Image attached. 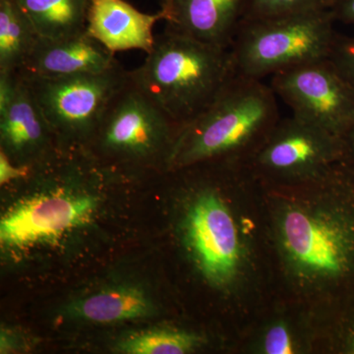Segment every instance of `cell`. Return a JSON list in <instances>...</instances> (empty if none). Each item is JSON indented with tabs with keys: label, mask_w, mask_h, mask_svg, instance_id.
I'll use <instances>...</instances> for the list:
<instances>
[{
	"label": "cell",
	"mask_w": 354,
	"mask_h": 354,
	"mask_svg": "<svg viewBox=\"0 0 354 354\" xmlns=\"http://www.w3.org/2000/svg\"><path fill=\"white\" fill-rule=\"evenodd\" d=\"M236 74L230 48L165 31L143 64L129 71L137 87L180 127L212 104Z\"/></svg>",
	"instance_id": "6da1fadb"
},
{
	"label": "cell",
	"mask_w": 354,
	"mask_h": 354,
	"mask_svg": "<svg viewBox=\"0 0 354 354\" xmlns=\"http://www.w3.org/2000/svg\"><path fill=\"white\" fill-rule=\"evenodd\" d=\"M279 120L277 95L271 86L235 74L215 101L183 127L171 169L263 146Z\"/></svg>",
	"instance_id": "7a4b0ae2"
},
{
	"label": "cell",
	"mask_w": 354,
	"mask_h": 354,
	"mask_svg": "<svg viewBox=\"0 0 354 354\" xmlns=\"http://www.w3.org/2000/svg\"><path fill=\"white\" fill-rule=\"evenodd\" d=\"M335 23L330 10L241 20L230 46L236 74L263 80L329 57Z\"/></svg>",
	"instance_id": "3957f363"
},
{
	"label": "cell",
	"mask_w": 354,
	"mask_h": 354,
	"mask_svg": "<svg viewBox=\"0 0 354 354\" xmlns=\"http://www.w3.org/2000/svg\"><path fill=\"white\" fill-rule=\"evenodd\" d=\"M183 129L129 75L109 102L87 142L104 157L136 164H157L158 158H162L171 169Z\"/></svg>",
	"instance_id": "277c9868"
},
{
	"label": "cell",
	"mask_w": 354,
	"mask_h": 354,
	"mask_svg": "<svg viewBox=\"0 0 354 354\" xmlns=\"http://www.w3.org/2000/svg\"><path fill=\"white\" fill-rule=\"evenodd\" d=\"M21 75L57 139L87 142L109 102L127 82L129 71L118 62L99 73L55 78Z\"/></svg>",
	"instance_id": "5b68a950"
},
{
	"label": "cell",
	"mask_w": 354,
	"mask_h": 354,
	"mask_svg": "<svg viewBox=\"0 0 354 354\" xmlns=\"http://www.w3.org/2000/svg\"><path fill=\"white\" fill-rule=\"evenodd\" d=\"M270 86L305 122L342 139L354 129V87L329 57L279 72Z\"/></svg>",
	"instance_id": "8992f818"
},
{
	"label": "cell",
	"mask_w": 354,
	"mask_h": 354,
	"mask_svg": "<svg viewBox=\"0 0 354 354\" xmlns=\"http://www.w3.org/2000/svg\"><path fill=\"white\" fill-rule=\"evenodd\" d=\"M97 198L66 185L37 193L7 211L0 221L3 248L23 250L57 241L92 220Z\"/></svg>",
	"instance_id": "52a82bcc"
},
{
	"label": "cell",
	"mask_w": 354,
	"mask_h": 354,
	"mask_svg": "<svg viewBox=\"0 0 354 354\" xmlns=\"http://www.w3.org/2000/svg\"><path fill=\"white\" fill-rule=\"evenodd\" d=\"M186 236L204 276L215 285L234 278L239 243L234 218L213 191L197 197L187 216Z\"/></svg>",
	"instance_id": "ba28073f"
},
{
	"label": "cell",
	"mask_w": 354,
	"mask_h": 354,
	"mask_svg": "<svg viewBox=\"0 0 354 354\" xmlns=\"http://www.w3.org/2000/svg\"><path fill=\"white\" fill-rule=\"evenodd\" d=\"M344 151L342 139L292 115L279 120L259 153L258 165L276 174L315 172Z\"/></svg>",
	"instance_id": "9c48e42d"
},
{
	"label": "cell",
	"mask_w": 354,
	"mask_h": 354,
	"mask_svg": "<svg viewBox=\"0 0 354 354\" xmlns=\"http://www.w3.org/2000/svg\"><path fill=\"white\" fill-rule=\"evenodd\" d=\"M0 136L1 151L19 167H31L29 158L38 156L55 133L44 118L32 91L21 74L0 82Z\"/></svg>",
	"instance_id": "30bf717a"
},
{
	"label": "cell",
	"mask_w": 354,
	"mask_h": 354,
	"mask_svg": "<svg viewBox=\"0 0 354 354\" xmlns=\"http://www.w3.org/2000/svg\"><path fill=\"white\" fill-rule=\"evenodd\" d=\"M283 232L291 257L307 271L337 274L346 269L348 239L332 221L301 209H290L283 218Z\"/></svg>",
	"instance_id": "8fae6325"
},
{
	"label": "cell",
	"mask_w": 354,
	"mask_h": 354,
	"mask_svg": "<svg viewBox=\"0 0 354 354\" xmlns=\"http://www.w3.org/2000/svg\"><path fill=\"white\" fill-rule=\"evenodd\" d=\"M246 0H162L165 31L230 48Z\"/></svg>",
	"instance_id": "7c38bea8"
},
{
	"label": "cell",
	"mask_w": 354,
	"mask_h": 354,
	"mask_svg": "<svg viewBox=\"0 0 354 354\" xmlns=\"http://www.w3.org/2000/svg\"><path fill=\"white\" fill-rule=\"evenodd\" d=\"M118 62L115 53L87 32L62 39L39 37L19 73L48 78L99 73Z\"/></svg>",
	"instance_id": "4fadbf2b"
},
{
	"label": "cell",
	"mask_w": 354,
	"mask_h": 354,
	"mask_svg": "<svg viewBox=\"0 0 354 354\" xmlns=\"http://www.w3.org/2000/svg\"><path fill=\"white\" fill-rule=\"evenodd\" d=\"M164 14L143 13L125 0H90L86 32L113 53L139 50L149 53L155 44L153 27Z\"/></svg>",
	"instance_id": "5bb4252c"
},
{
	"label": "cell",
	"mask_w": 354,
	"mask_h": 354,
	"mask_svg": "<svg viewBox=\"0 0 354 354\" xmlns=\"http://www.w3.org/2000/svg\"><path fill=\"white\" fill-rule=\"evenodd\" d=\"M41 38L62 39L87 29L90 0H15Z\"/></svg>",
	"instance_id": "9a60e30c"
},
{
	"label": "cell",
	"mask_w": 354,
	"mask_h": 354,
	"mask_svg": "<svg viewBox=\"0 0 354 354\" xmlns=\"http://www.w3.org/2000/svg\"><path fill=\"white\" fill-rule=\"evenodd\" d=\"M155 311L150 298L133 286L104 290L73 305L72 313L79 318L97 323L134 320L152 315Z\"/></svg>",
	"instance_id": "2e32d148"
},
{
	"label": "cell",
	"mask_w": 354,
	"mask_h": 354,
	"mask_svg": "<svg viewBox=\"0 0 354 354\" xmlns=\"http://www.w3.org/2000/svg\"><path fill=\"white\" fill-rule=\"evenodd\" d=\"M39 38L15 0H0V73L21 71Z\"/></svg>",
	"instance_id": "e0dca14e"
},
{
	"label": "cell",
	"mask_w": 354,
	"mask_h": 354,
	"mask_svg": "<svg viewBox=\"0 0 354 354\" xmlns=\"http://www.w3.org/2000/svg\"><path fill=\"white\" fill-rule=\"evenodd\" d=\"M195 335L180 330H153L130 335L118 349L129 354H183L199 344Z\"/></svg>",
	"instance_id": "ac0fdd59"
},
{
	"label": "cell",
	"mask_w": 354,
	"mask_h": 354,
	"mask_svg": "<svg viewBox=\"0 0 354 354\" xmlns=\"http://www.w3.org/2000/svg\"><path fill=\"white\" fill-rule=\"evenodd\" d=\"M335 0H246L242 20L330 10Z\"/></svg>",
	"instance_id": "d6986e66"
},
{
	"label": "cell",
	"mask_w": 354,
	"mask_h": 354,
	"mask_svg": "<svg viewBox=\"0 0 354 354\" xmlns=\"http://www.w3.org/2000/svg\"><path fill=\"white\" fill-rule=\"evenodd\" d=\"M329 58L354 87V36L337 34Z\"/></svg>",
	"instance_id": "ffe728a7"
},
{
	"label": "cell",
	"mask_w": 354,
	"mask_h": 354,
	"mask_svg": "<svg viewBox=\"0 0 354 354\" xmlns=\"http://www.w3.org/2000/svg\"><path fill=\"white\" fill-rule=\"evenodd\" d=\"M265 351L269 354L292 353L290 334L283 325H277L268 332L265 339Z\"/></svg>",
	"instance_id": "44dd1931"
},
{
	"label": "cell",
	"mask_w": 354,
	"mask_h": 354,
	"mask_svg": "<svg viewBox=\"0 0 354 354\" xmlns=\"http://www.w3.org/2000/svg\"><path fill=\"white\" fill-rule=\"evenodd\" d=\"M31 167L14 165L6 153L0 152V183L1 185L11 181L21 180L29 176Z\"/></svg>",
	"instance_id": "7402d4cb"
},
{
	"label": "cell",
	"mask_w": 354,
	"mask_h": 354,
	"mask_svg": "<svg viewBox=\"0 0 354 354\" xmlns=\"http://www.w3.org/2000/svg\"><path fill=\"white\" fill-rule=\"evenodd\" d=\"M330 12L335 22L354 27V0H335Z\"/></svg>",
	"instance_id": "603a6c76"
},
{
	"label": "cell",
	"mask_w": 354,
	"mask_h": 354,
	"mask_svg": "<svg viewBox=\"0 0 354 354\" xmlns=\"http://www.w3.org/2000/svg\"><path fill=\"white\" fill-rule=\"evenodd\" d=\"M342 145L348 147L349 151L353 153L354 156V129L351 130L348 135L342 138Z\"/></svg>",
	"instance_id": "cb8c5ba5"
}]
</instances>
